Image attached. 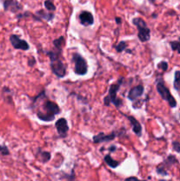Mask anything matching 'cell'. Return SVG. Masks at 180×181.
Returning <instances> with one entry per match:
<instances>
[{"label": "cell", "mask_w": 180, "mask_h": 181, "mask_svg": "<svg viewBox=\"0 0 180 181\" xmlns=\"http://www.w3.org/2000/svg\"><path fill=\"white\" fill-rule=\"evenodd\" d=\"M2 1H3L4 8L6 11L10 10L12 12H17L21 8L20 4L15 0H2Z\"/></svg>", "instance_id": "13"}, {"label": "cell", "mask_w": 180, "mask_h": 181, "mask_svg": "<svg viewBox=\"0 0 180 181\" xmlns=\"http://www.w3.org/2000/svg\"><path fill=\"white\" fill-rule=\"evenodd\" d=\"M55 127L58 130V133L61 137H66L67 133L69 131V127H68V123L66 119H59L56 122Z\"/></svg>", "instance_id": "8"}, {"label": "cell", "mask_w": 180, "mask_h": 181, "mask_svg": "<svg viewBox=\"0 0 180 181\" xmlns=\"http://www.w3.org/2000/svg\"><path fill=\"white\" fill-rule=\"evenodd\" d=\"M50 67L53 72V74L58 78H63L66 74V69L63 63V61L60 58L50 61Z\"/></svg>", "instance_id": "6"}, {"label": "cell", "mask_w": 180, "mask_h": 181, "mask_svg": "<svg viewBox=\"0 0 180 181\" xmlns=\"http://www.w3.org/2000/svg\"><path fill=\"white\" fill-rule=\"evenodd\" d=\"M144 93V87H143V85H138V86H136V87H133L130 91H129V93H128V99L131 101H135L136 99H138V98H140V96L143 95Z\"/></svg>", "instance_id": "10"}, {"label": "cell", "mask_w": 180, "mask_h": 181, "mask_svg": "<svg viewBox=\"0 0 180 181\" xmlns=\"http://www.w3.org/2000/svg\"><path fill=\"white\" fill-rule=\"evenodd\" d=\"M117 134L113 132L110 134H104L103 133H99L97 135H94L93 137V141L94 143H102V142H106V141H113L116 138Z\"/></svg>", "instance_id": "11"}, {"label": "cell", "mask_w": 180, "mask_h": 181, "mask_svg": "<svg viewBox=\"0 0 180 181\" xmlns=\"http://www.w3.org/2000/svg\"><path fill=\"white\" fill-rule=\"evenodd\" d=\"M123 81H124V78H120L119 80L117 81V83L112 84L110 87L109 95L105 96L104 99H103V103H104L105 106H110V103H113L117 108H120L122 106V100L117 97V93L119 90Z\"/></svg>", "instance_id": "2"}, {"label": "cell", "mask_w": 180, "mask_h": 181, "mask_svg": "<svg viewBox=\"0 0 180 181\" xmlns=\"http://www.w3.org/2000/svg\"><path fill=\"white\" fill-rule=\"evenodd\" d=\"M156 89H157L158 94L161 95V97L164 101H166L170 107L175 108L177 106V101L173 97V95H171L170 91L169 90V88L164 85L163 81H162V80L157 81Z\"/></svg>", "instance_id": "4"}, {"label": "cell", "mask_w": 180, "mask_h": 181, "mask_svg": "<svg viewBox=\"0 0 180 181\" xmlns=\"http://www.w3.org/2000/svg\"><path fill=\"white\" fill-rule=\"evenodd\" d=\"M79 20H80V24L85 27H88L94 24L93 14L88 11H82L79 16Z\"/></svg>", "instance_id": "9"}, {"label": "cell", "mask_w": 180, "mask_h": 181, "mask_svg": "<svg viewBox=\"0 0 180 181\" xmlns=\"http://www.w3.org/2000/svg\"><path fill=\"white\" fill-rule=\"evenodd\" d=\"M34 64H35V59H34V58H29V61H28V66H33Z\"/></svg>", "instance_id": "25"}, {"label": "cell", "mask_w": 180, "mask_h": 181, "mask_svg": "<svg viewBox=\"0 0 180 181\" xmlns=\"http://www.w3.org/2000/svg\"><path fill=\"white\" fill-rule=\"evenodd\" d=\"M36 14H37V15H39L42 19H45V20H51L54 18L53 14L46 13V12H44V11H42V10L38 11V12L36 13Z\"/></svg>", "instance_id": "15"}, {"label": "cell", "mask_w": 180, "mask_h": 181, "mask_svg": "<svg viewBox=\"0 0 180 181\" xmlns=\"http://www.w3.org/2000/svg\"><path fill=\"white\" fill-rule=\"evenodd\" d=\"M44 6H45V8L49 12H54L56 10L55 5L52 3V1H50V0H46L44 2Z\"/></svg>", "instance_id": "18"}, {"label": "cell", "mask_w": 180, "mask_h": 181, "mask_svg": "<svg viewBox=\"0 0 180 181\" xmlns=\"http://www.w3.org/2000/svg\"><path fill=\"white\" fill-rule=\"evenodd\" d=\"M73 60L74 62V72L78 75H85L87 74V63L86 59L80 56V54L75 53L73 56Z\"/></svg>", "instance_id": "5"}, {"label": "cell", "mask_w": 180, "mask_h": 181, "mask_svg": "<svg viewBox=\"0 0 180 181\" xmlns=\"http://www.w3.org/2000/svg\"><path fill=\"white\" fill-rule=\"evenodd\" d=\"M170 47L172 49V50H176L180 54V37L178 41H174V42H170Z\"/></svg>", "instance_id": "19"}, {"label": "cell", "mask_w": 180, "mask_h": 181, "mask_svg": "<svg viewBox=\"0 0 180 181\" xmlns=\"http://www.w3.org/2000/svg\"><path fill=\"white\" fill-rule=\"evenodd\" d=\"M116 149H117V147H116V146H112L111 148H109V150H110V152H113V151H115Z\"/></svg>", "instance_id": "26"}, {"label": "cell", "mask_w": 180, "mask_h": 181, "mask_svg": "<svg viewBox=\"0 0 180 181\" xmlns=\"http://www.w3.org/2000/svg\"><path fill=\"white\" fill-rule=\"evenodd\" d=\"M172 145H173L174 150H175L176 152H178V153H180V143L179 142H178V141H173Z\"/></svg>", "instance_id": "24"}, {"label": "cell", "mask_w": 180, "mask_h": 181, "mask_svg": "<svg viewBox=\"0 0 180 181\" xmlns=\"http://www.w3.org/2000/svg\"><path fill=\"white\" fill-rule=\"evenodd\" d=\"M0 154L3 155H8L10 154V151L6 145H0Z\"/></svg>", "instance_id": "21"}, {"label": "cell", "mask_w": 180, "mask_h": 181, "mask_svg": "<svg viewBox=\"0 0 180 181\" xmlns=\"http://www.w3.org/2000/svg\"><path fill=\"white\" fill-rule=\"evenodd\" d=\"M43 111H38L36 115L38 117V119L42 121H45V122H50L52 121L55 119V116L60 113V108L59 106L51 101H46L43 104Z\"/></svg>", "instance_id": "1"}, {"label": "cell", "mask_w": 180, "mask_h": 181, "mask_svg": "<svg viewBox=\"0 0 180 181\" xmlns=\"http://www.w3.org/2000/svg\"><path fill=\"white\" fill-rule=\"evenodd\" d=\"M41 158H42V163H47V162L50 160L51 155L48 151H42V152H41Z\"/></svg>", "instance_id": "17"}, {"label": "cell", "mask_w": 180, "mask_h": 181, "mask_svg": "<svg viewBox=\"0 0 180 181\" xmlns=\"http://www.w3.org/2000/svg\"><path fill=\"white\" fill-rule=\"evenodd\" d=\"M121 21H122V20H121V18H118V17L116 18V22H117L118 24H121Z\"/></svg>", "instance_id": "27"}, {"label": "cell", "mask_w": 180, "mask_h": 181, "mask_svg": "<svg viewBox=\"0 0 180 181\" xmlns=\"http://www.w3.org/2000/svg\"><path fill=\"white\" fill-rule=\"evenodd\" d=\"M126 179H137L136 177H130V178H127Z\"/></svg>", "instance_id": "28"}, {"label": "cell", "mask_w": 180, "mask_h": 181, "mask_svg": "<svg viewBox=\"0 0 180 181\" xmlns=\"http://www.w3.org/2000/svg\"><path fill=\"white\" fill-rule=\"evenodd\" d=\"M10 42L13 45V47L16 50H29V44L25 40H22L17 34H12L10 36Z\"/></svg>", "instance_id": "7"}, {"label": "cell", "mask_w": 180, "mask_h": 181, "mask_svg": "<svg viewBox=\"0 0 180 181\" xmlns=\"http://www.w3.org/2000/svg\"><path fill=\"white\" fill-rule=\"evenodd\" d=\"M104 162L106 163L110 167L112 168V169H115V168L118 167V165L120 163L119 162L115 161L110 155H106L104 156Z\"/></svg>", "instance_id": "14"}, {"label": "cell", "mask_w": 180, "mask_h": 181, "mask_svg": "<svg viewBox=\"0 0 180 181\" xmlns=\"http://www.w3.org/2000/svg\"><path fill=\"white\" fill-rule=\"evenodd\" d=\"M174 88L178 91L180 90V71L175 72V80H174Z\"/></svg>", "instance_id": "16"}, {"label": "cell", "mask_w": 180, "mask_h": 181, "mask_svg": "<svg viewBox=\"0 0 180 181\" xmlns=\"http://www.w3.org/2000/svg\"><path fill=\"white\" fill-rule=\"evenodd\" d=\"M127 119H128V120L130 121V123H131V125H132V127H133V131H134V133L137 136H141V134H142V127H141V125L140 124V122L137 120L133 116H127Z\"/></svg>", "instance_id": "12"}, {"label": "cell", "mask_w": 180, "mask_h": 181, "mask_svg": "<svg viewBox=\"0 0 180 181\" xmlns=\"http://www.w3.org/2000/svg\"><path fill=\"white\" fill-rule=\"evenodd\" d=\"M156 172L159 175H162V176H167L168 175V172H167L166 170L164 168L162 167V166H160V165L156 168Z\"/></svg>", "instance_id": "22"}, {"label": "cell", "mask_w": 180, "mask_h": 181, "mask_svg": "<svg viewBox=\"0 0 180 181\" xmlns=\"http://www.w3.org/2000/svg\"><path fill=\"white\" fill-rule=\"evenodd\" d=\"M127 47V44L126 42H124V41H122V42H120L116 46V50L118 51V52H123Z\"/></svg>", "instance_id": "20"}, {"label": "cell", "mask_w": 180, "mask_h": 181, "mask_svg": "<svg viewBox=\"0 0 180 181\" xmlns=\"http://www.w3.org/2000/svg\"><path fill=\"white\" fill-rule=\"evenodd\" d=\"M157 67L159 69H162V71H166L167 69H168V63H167L166 61H162L157 65Z\"/></svg>", "instance_id": "23"}, {"label": "cell", "mask_w": 180, "mask_h": 181, "mask_svg": "<svg viewBox=\"0 0 180 181\" xmlns=\"http://www.w3.org/2000/svg\"><path fill=\"white\" fill-rule=\"evenodd\" d=\"M149 1H151V2H154L155 0H149Z\"/></svg>", "instance_id": "29"}, {"label": "cell", "mask_w": 180, "mask_h": 181, "mask_svg": "<svg viewBox=\"0 0 180 181\" xmlns=\"http://www.w3.org/2000/svg\"><path fill=\"white\" fill-rule=\"evenodd\" d=\"M133 24L138 29V38L140 42H145L150 39V29L147 27L145 20L141 18H135L133 20Z\"/></svg>", "instance_id": "3"}]
</instances>
